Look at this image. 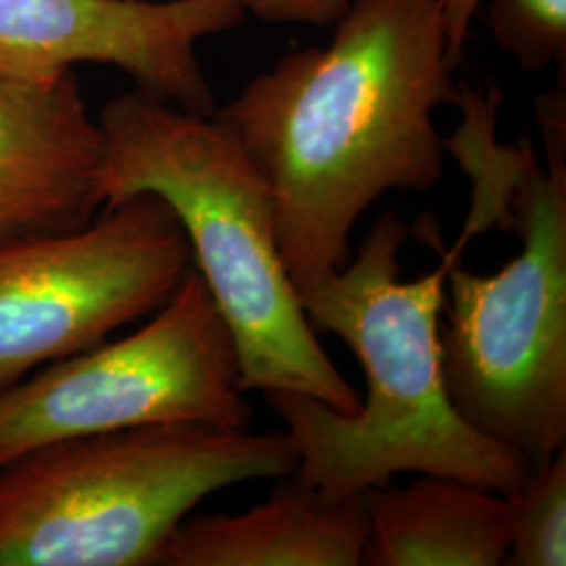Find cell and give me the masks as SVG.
<instances>
[{
    "mask_svg": "<svg viewBox=\"0 0 566 566\" xmlns=\"http://www.w3.org/2000/svg\"><path fill=\"white\" fill-rule=\"evenodd\" d=\"M242 367L196 266L135 334L0 388V465L74 437L160 424L250 430Z\"/></svg>",
    "mask_w": 566,
    "mask_h": 566,
    "instance_id": "6",
    "label": "cell"
},
{
    "mask_svg": "<svg viewBox=\"0 0 566 566\" xmlns=\"http://www.w3.org/2000/svg\"><path fill=\"white\" fill-rule=\"evenodd\" d=\"M446 28L447 61L455 70L464 55L472 21L485 0H437ZM491 25L500 46L526 72L565 63L566 0H497Z\"/></svg>",
    "mask_w": 566,
    "mask_h": 566,
    "instance_id": "12",
    "label": "cell"
},
{
    "mask_svg": "<svg viewBox=\"0 0 566 566\" xmlns=\"http://www.w3.org/2000/svg\"><path fill=\"white\" fill-rule=\"evenodd\" d=\"M510 552L506 565H566V451L528 472L507 495Z\"/></svg>",
    "mask_w": 566,
    "mask_h": 566,
    "instance_id": "13",
    "label": "cell"
},
{
    "mask_svg": "<svg viewBox=\"0 0 566 566\" xmlns=\"http://www.w3.org/2000/svg\"><path fill=\"white\" fill-rule=\"evenodd\" d=\"M353 0H243L245 13L266 23L329 25L343 18Z\"/></svg>",
    "mask_w": 566,
    "mask_h": 566,
    "instance_id": "14",
    "label": "cell"
},
{
    "mask_svg": "<svg viewBox=\"0 0 566 566\" xmlns=\"http://www.w3.org/2000/svg\"><path fill=\"white\" fill-rule=\"evenodd\" d=\"M191 266L175 210L154 193L74 231L0 242V388L156 313Z\"/></svg>",
    "mask_w": 566,
    "mask_h": 566,
    "instance_id": "7",
    "label": "cell"
},
{
    "mask_svg": "<svg viewBox=\"0 0 566 566\" xmlns=\"http://www.w3.org/2000/svg\"><path fill=\"white\" fill-rule=\"evenodd\" d=\"M407 242V221L385 212L357 256L298 292L311 327L355 353L367 392L353 413L303 395H264L298 460L290 476L334 497L364 495L403 472L460 479L507 497L531 468L465 422L443 374L447 273L468 238L434 271L401 282Z\"/></svg>",
    "mask_w": 566,
    "mask_h": 566,
    "instance_id": "2",
    "label": "cell"
},
{
    "mask_svg": "<svg viewBox=\"0 0 566 566\" xmlns=\"http://www.w3.org/2000/svg\"><path fill=\"white\" fill-rule=\"evenodd\" d=\"M367 566H500L510 552L506 495L449 476L364 493Z\"/></svg>",
    "mask_w": 566,
    "mask_h": 566,
    "instance_id": "11",
    "label": "cell"
},
{
    "mask_svg": "<svg viewBox=\"0 0 566 566\" xmlns=\"http://www.w3.org/2000/svg\"><path fill=\"white\" fill-rule=\"evenodd\" d=\"M287 479L240 514L187 516L160 566L364 565V495L334 497Z\"/></svg>",
    "mask_w": 566,
    "mask_h": 566,
    "instance_id": "10",
    "label": "cell"
},
{
    "mask_svg": "<svg viewBox=\"0 0 566 566\" xmlns=\"http://www.w3.org/2000/svg\"><path fill=\"white\" fill-rule=\"evenodd\" d=\"M546 164L507 154L521 252L497 273H447L441 355L447 392L468 424L531 470L566 447L565 102L544 99Z\"/></svg>",
    "mask_w": 566,
    "mask_h": 566,
    "instance_id": "5",
    "label": "cell"
},
{
    "mask_svg": "<svg viewBox=\"0 0 566 566\" xmlns=\"http://www.w3.org/2000/svg\"><path fill=\"white\" fill-rule=\"evenodd\" d=\"M102 208V128L76 72L0 78V242L81 229Z\"/></svg>",
    "mask_w": 566,
    "mask_h": 566,
    "instance_id": "9",
    "label": "cell"
},
{
    "mask_svg": "<svg viewBox=\"0 0 566 566\" xmlns=\"http://www.w3.org/2000/svg\"><path fill=\"white\" fill-rule=\"evenodd\" d=\"M285 432L160 424L86 434L0 465V566H160L206 497L287 479Z\"/></svg>",
    "mask_w": 566,
    "mask_h": 566,
    "instance_id": "4",
    "label": "cell"
},
{
    "mask_svg": "<svg viewBox=\"0 0 566 566\" xmlns=\"http://www.w3.org/2000/svg\"><path fill=\"white\" fill-rule=\"evenodd\" d=\"M453 72L437 0H353L327 46L287 53L214 112L271 191L298 292L350 261L382 196L441 181L434 112L462 103Z\"/></svg>",
    "mask_w": 566,
    "mask_h": 566,
    "instance_id": "1",
    "label": "cell"
},
{
    "mask_svg": "<svg viewBox=\"0 0 566 566\" xmlns=\"http://www.w3.org/2000/svg\"><path fill=\"white\" fill-rule=\"evenodd\" d=\"M245 15L243 0H0V78L53 81L78 63H102L151 97L212 116L196 51Z\"/></svg>",
    "mask_w": 566,
    "mask_h": 566,
    "instance_id": "8",
    "label": "cell"
},
{
    "mask_svg": "<svg viewBox=\"0 0 566 566\" xmlns=\"http://www.w3.org/2000/svg\"><path fill=\"white\" fill-rule=\"evenodd\" d=\"M105 206L137 193L168 203L223 315L245 392H292L353 413L361 399L329 359L283 263L275 206L242 143L139 88L103 107Z\"/></svg>",
    "mask_w": 566,
    "mask_h": 566,
    "instance_id": "3",
    "label": "cell"
}]
</instances>
